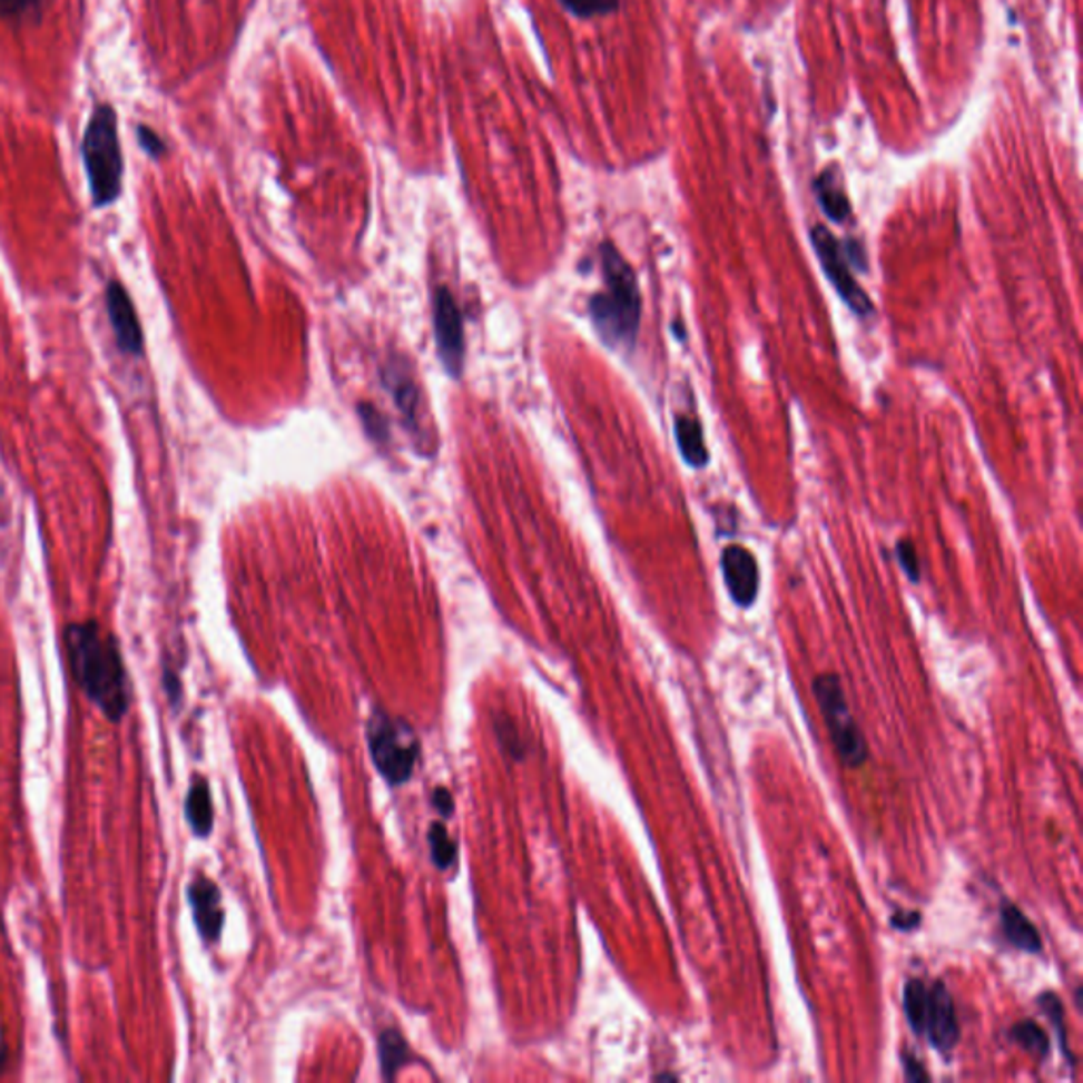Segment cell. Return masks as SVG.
<instances>
[{
	"mask_svg": "<svg viewBox=\"0 0 1083 1083\" xmlns=\"http://www.w3.org/2000/svg\"><path fill=\"white\" fill-rule=\"evenodd\" d=\"M70 673L110 722H121L131 705L128 671L117 639L96 620L72 622L65 631Z\"/></svg>",
	"mask_w": 1083,
	"mask_h": 1083,
	"instance_id": "cell-1",
	"label": "cell"
},
{
	"mask_svg": "<svg viewBox=\"0 0 1083 1083\" xmlns=\"http://www.w3.org/2000/svg\"><path fill=\"white\" fill-rule=\"evenodd\" d=\"M599 255L606 291L591 301V316L599 335L608 345L631 347L638 337L641 319L638 277L612 244H603Z\"/></svg>",
	"mask_w": 1083,
	"mask_h": 1083,
	"instance_id": "cell-2",
	"label": "cell"
},
{
	"mask_svg": "<svg viewBox=\"0 0 1083 1083\" xmlns=\"http://www.w3.org/2000/svg\"><path fill=\"white\" fill-rule=\"evenodd\" d=\"M83 161L93 204L98 208L110 206L121 193L124 157L117 134V115L107 105L96 108L87 124Z\"/></svg>",
	"mask_w": 1083,
	"mask_h": 1083,
	"instance_id": "cell-3",
	"label": "cell"
},
{
	"mask_svg": "<svg viewBox=\"0 0 1083 1083\" xmlns=\"http://www.w3.org/2000/svg\"><path fill=\"white\" fill-rule=\"evenodd\" d=\"M813 695L821 709V716L828 726L829 739L843 760L849 768H859L870 758L866 737L857 720L850 713L849 701L843 688V681L836 673H821L813 681Z\"/></svg>",
	"mask_w": 1083,
	"mask_h": 1083,
	"instance_id": "cell-4",
	"label": "cell"
},
{
	"mask_svg": "<svg viewBox=\"0 0 1083 1083\" xmlns=\"http://www.w3.org/2000/svg\"><path fill=\"white\" fill-rule=\"evenodd\" d=\"M366 741L377 770L392 786L408 781L420 758V741L411 726L385 711H375L368 720Z\"/></svg>",
	"mask_w": 1083,
	"mask_h": 1083,
	"instance_id": "cell-5",
	"label": "cell"
},
{
	"mask_svg": "<svg viewBox=\"0 0 1083 1083\" xmlns=\"http://www.w3.org/2000/svg\"><path fill=\"white\" fill-rule=\"evenodd\" d=\"M810 242L817 253V258L826 272L831 286L843 301L849 305L857 316H870L874 312L868 293L857 284V279L850 274V260L845 253L843 242L836 239V235L829 232L828 227L817 225L810 229Z\"/></svg>",
	"mask_w": 1083,
	"mask_h": 1083,
	"instance_id": "cell-6",
	"label": "cell"
},
{
	"mask_svg": "<svg viewBox=\"0 0 1083 1083\" xmlns=\"http://www.w3.org/2000/svg\"><path fill=\"white\" fill-rule=\"evenodd\" d=\"M942 1056H951L961 1040V1026L956 1018L955 1001L944 982L929 986V1003L925 1016V1035Z\"/></svg>",
	"mask_w": 1083,
	"mask_h": 1083,
	"instance_id": "cell-7",
	"label": "cell"
},
{
	"mask_svg": "<svg viewBox=\"0 0 1083 1083\" xmlns=\"http://www.w3.org/2000/svg\"><path fill=\"white\" fill-rule=\"evenodd\" d=\"M722 574L732 601L739 608L754 606L760 591V570L756 557L739 544L726 547L722 553Z\"/></svg>",
	"mask_w": 1083,
	"mask_h": 1083,
	"instance_id": "cell-8",
	"label": "cell"
},
{
	"mask_svg": "<svg viewBox=\"0 0 1083 1083\" xmlns=\"http://www.w3.org/2000/svg\"><path fill=\"white\" fill-rule=\"evenodd\" d=\"M434 328L441 358L451 373H457L464 358V333L462 316L453 297L441 288L434 297Z\"/></svg>",
	"mask_w": 1083,
	"mask_h": 1083,
	"instance_id": "cell-9",
	"label": "cell"
},
{
	"mask_svg": "<svg viewBox=\"0 0 1083 1083\" xmlns=\"http://www.w3.org/2000/svg\"><path fill=\"white\" fill-rule=\"evenodd\" d=\"M107 312L117 345L124 354L138 356L142 354V328L136 316L134 303L128 291L119 282H110L107 286Z\"/></svg>",
	"mask_w": 1083,
	"mask_h": 1083,
	"instance_id": "cell-10",
	"label": "cell"
},
{
	"mask_svg": "<svg viewBox=\"0 0 1083 1083\" xmlns=\"http://www.w3.org/2000/svg\"><path fill=\"white\" fill-rule=\"evenodd\" d=\"M187 895H189V904H191L193 918H195V925L199 929L201 937L206 942H216L220 937V932H223V923H225V913H223V904H220V892L216 887V883L206 878V876H197L189 885L187 889Z\"/></svg>",
	"mask_w": 1083,
	"mask_h": 1083,
	"instance_id": "cell-11",
	"label": "cell"
},
{
	"mask_svg": "<svg viewBox=\"0 0 1083 1083\" xmlns=\"http://www.w3.org/2000/svg\"><path fill=\"white\" fill-rule=\"evenodd\" d=\"M1001 929H1003L1005 939L1014 948H1018L1022 953H1031V955L1041 953L1043 942H1041L1040 932L1028 920V916L1020 910L1016 904H1010V902L1003 904V908H1001Z\"/></svg>",
	"mask_w": 1083,
	"mask_h": 1083,
	"instance_id": "cell-12",
	"label": "cell"
},
{
	"mask_svg": "<svg viewBox=\"0 0 1083 1083\" xmlns=\"http://www.w3.org/2000/svg\"><path fill=\"white\" fill-rule=\"evenodd\" d=\"M813 189H815V195H817V201H819L821 210H824V214L828 216L831 223H845L849 218V197H847V193L843 189L840 178L836 176V171L826 170L824 174H819V178L815 180Z\"/></svg>",
	"mask_w": 1083,
	"mask_h": 1083,
	"instance_id": "cell-13",
	"label": "cell"
},
{
	"mask_svg": "<svg viewBox=\"0 0 1083 1083\" xmlns=\"http://www.w3.org/2000/svg\"><path fill=\"white\" fill-rule=\"evenodd\" d=\"M185 810H187V821L197 836L204 838L213 831V794H210V786H208L206 779H201V777L193 779L191 787L187 791Z\"/></svg>",
	"mask_w": 1083,
	"mask_h": 1083,
	"instance_id": "cell-14",
	"label": "cell"
},
{
	"mask_svg": "<svg viewBox=\"0 0 1083 1083\" xmlns=\"http://www.w3.org/2000/svg\"><path fill=\"white\" fill-rule=\"evenodd\" d=\"M385 380H387V385L394 392V398H396V404L401 406V411L404 413L406 424H408L411 430L420 432V424H417V417H420V398H417V390H415V383L411 380L408 371L404 368L403 364H392L385 371Z\"/></svg>",
	"mask_w": 1083,
	"mask_h": 1083,
	"instance_id": "cell-15",
	"label": "cell"
},
{
	"mask_svg": "<svg viewBox=\"0 0 1083 1083\" xmlns=\"http://www.w3.org/2000/svg\"><path fill=\"white\" fill-rule=\"evenodd\" d=\"M676 439L680 445L681 457L692 467H705L709 462V451L705 445L702 425L692 415L676 417Z\"/></svg>",
	"mask_w": 1083,
	"mask_h": 1083,
	"instance_id": "cell-16",
	"label": "cell"
},
{
	"mask_svg": "<svg viewBox=\"0 0 1083 1083\" xmlns=\"http://www.w3.org/2000/svg\"><path fill=\"white\" fill-rule=\"evenodd\" d=\"M927 1003H929V986L918 977L908 979L904 986V1014L916 1037L925 1035Z\"/></svg>",
	"mask_w": 1083,
	"mask_h": 1083,
	"instance_id": "cell-17",
	"label": "cell"
},
{
	"mask_svg": "<svg viewBox=\"0 0 1083 1083\" xmlns=\"http://www.w3.org/2000/svg\"><path fill=\"white\" fill-rule=\"evenodd\" d=\"M1010 1040L1018 1043L1022 1050L1033 1054L1037 1061H1045L1050 1056V1037L1033 1020H1022L1010 1028Z\"/></svg>",
	"mask_w": 1083,
	"mask_h": 1083,
	"instance_id": "cell-18",
	"label": "cell"
},
{
	"mask_svg": "<svg viewBox=\"0 0 1083 1083\" xmlns=\"http://www.w3.org/2000/svg\"><path fill=\"white\" fill-rule=\"evenodd\" d=\"M380 1059L385 1080H392L398 1069H403L404 1062L411 1059L408 1045L404 1043L401 1033L396 1031H385L380 1037Z\"/></svg>",
	"mask_w": 1083,
	"mask_h": 1083,
	"instance_id": "cell-19",
	"label": "cell"
},
{
	"mask_svg": "<svg viewBox=\"0 0 1083 1083\" xmlns=\"http://www.w3.org/2000/svg\"><path fill=\"white\" fill-rule=\"evenodd\" d=\"M427 838H430V853H432V859H434L436 868H441V870L451 868L455 864V859H457V845L449 838L445 826L434 824L430 828V836Z\"/></svg>",
	"mask_w": 1083,
	"mask_h": 1083,
	"instance_id": "cell-20",
	"label": "cell"
},
{
	"mask_svg": "<svg viewBox=\"0 0 1083 1083\" xmlns=\"http://www.w3.org/2000/svg\"><path fill=\"white\" fill-rule=\"evenodd\" d=\"M1043 1014L1050 1018V1022L1054 1024L1056 1028V1037L1061 1041L1062 1054L1069 1059V1064L1073 1066L1075 1064V1059L1071 1054V1047H1069V1037H1066V1028H1064V1007H1062L1061 998L1056 997L1054 993H1043L1040 998H1037Z\"/></svg>",
	"mask_w": 1083,
	"mask_h": 1083,
	"instance_id": "cell-21",
	"label": "cell"
},
{
	"mask_svg": "<svg viewBox=\"0 0 1083 1083\" xmlns=\"http://www.w3.org/2000/svg\"><path fill=\"white\" fill-rule=\"evenodd\" d=\"M559 2L563 4L565 11L582 20L610 16L620 7V0H559Z\"/></svg>",
	"mask_w": 1083,
	"mask_h": 1083,
	"instance_id": "cell-22",
	"label": "cell"
},
{
	"mask_svg": "<svg viewBox=\"0 0 1083 1083\" xmlns=\"http://www.w3.org/2000/svg\"><path fill=\"white\" fill-rule=\"evenodd\" d=\"M43 0H0V18L9 22H22L41 11Z\"/></svg>",
	"mask_w": 1083,
	"mask_h": 1083,
	"instance_id": "cell-23",
	"label": "cell"
},
{
	"mask_svg": "<svg viewBox=\"0 0 1083 1083\" xmlns=\"http://www.w3.org/2000/svg\"><path fill=\"white\" fill-rule=\"evenodd\" d=\"M495 732H498V737H500V744L504 745V749H509L512 758L521 760V758L525 756L528 747H525V744L521 741L519 730L514 728V723L510 722L509 718H500V720L495 722Z\"/></svg>",
	"mask_w": 1083,
	"mask_h": 1083,
	"instance_id": "cell-24",
	"label": "cell"
},
{
	"mask_svg": "<svg viewBox=\"0 0 1083 1083\" xmlns=\"http://www.w3.org/2000/svg\"><path fill=\"white\" fill-rule=\"evenodd\" d=\"M897 561L899 565L904 568L906 575L913 580V582H918L920 580V563H918V554L914 551L913 542L910 540H902L897 542Z\"/></svg>",
	"mask_w": 1083,
	"mask_h": 1083,
	"instance_id": "cell-25",
	"label": "cell"
},
{
	"mask_svg": "<svg viewBox=\"0 0 1083 1083\" xmlns=\"http://www.w3.org/2000/svg\"><path fill=\"white\" fill-rule=\"evenodd\" d=\"M902 1064H904L906 1080H910V1082H927L929 1080V1073L923 1069L918 1059H914L913 1054L902 1052Z\"/></svg>",
	"mask_w": 1083,
	"mask_h": 1083,
	"instance_id": "cell-26",
	"label": "cell"
},
{
	"mask_svg": "<svg viewBox=\"0 0 1083 1083\" xmlns=\"http://www.w3.org/2000/svg\"><path fill=\"white\" fill-rule=\"evenodd\" d=\"M138 134H140L142 147L149 152L150 157H161L164 155L166 145H164V140L155 131H150L149 128H138Z\"/></svg>",
	"mask_w": 1083,
	"mask_h": 1083,
	"instance_id": "cell-27",
	"label": "cell"
},
{
	"mask_svg": "<svg viewBox=\"0 0 1083 1083\" xmlns=\"http://www.w3.org/2000/svg\"><path fill=\"white\" fill-rule=\"evenodd\" d=\"M893 927H897L899 932H913L918 925H920V914L918 913H895L892 918Z\"/></svg>",
	"mask_w": 1083,
	"mask_h": 1083,
	"instance_id": "cell-28",
	"label": "cell"
},
{
	"mask_svg": "<svg viewBox=\"0 0 1083 1083\" xmlns=\"http://www.w3.org/2000/svg\"><path fill=\"white\" fill-rule=\"evenodd\" d=\"M432 805L436 807V810L441 815L449 817L453 813V796H451V791H446L445 787H439L434 791V796H432Z\"/></svg>",
	"mask_w": 1083,
	"mask_h": 1083,
	"instance_id": "cell-29",
	"label": "cell"
},
{
	"mask_svg": "<svg viewBox=\"0 0 1083 1083\" xmlns=\"http://www.w3.org/2000/svg\"><path fill=\"white\" fill-rule=\"evenodd\" d=\"M361 411L362 420H364V424H366V430H368L371 434H382L383 439H385V425H383L382 420L377 417V413H375L371 406H366V404L362 406Z\"/></svg>",
	"mask_w": 1083,
	"mask_h": 1083,
	"instance_id": "cell-30",
	"label": "cell"
},
{
	"mask_svg": "<svg viewBox=\"0 0 1083 1083\" xmlns=\"http://www.w3.org/2000/svg\"><path fill=\"white\" fill-rule=\"evenodd\" d=\"M164 686H166L168 699H170L174 705H178V701H180V681H178V678H176L171 671H168V669H166V673H164Z\"/></svg>",
	"mask_w": 1083,
	"mask_h": 1083,
	"instance_id": "cell-31",
	"label": "cell"
},
{
	"mask_svg": "<svg viewBox=\"0 0 1083 1083\" xmlns=\"http://www.w3.org/2000/svg\"><path fill=\"white\" fill-rule=\"evenodd\" d=\"M654 1080H659V1082H662V1080H678V1075H657Z\"/></svg>",
	"mask_w": 1083,
	"mask_h": 1083,
	"instance_id": "cell-32",
	"label": "cell"
}]
</instances>
